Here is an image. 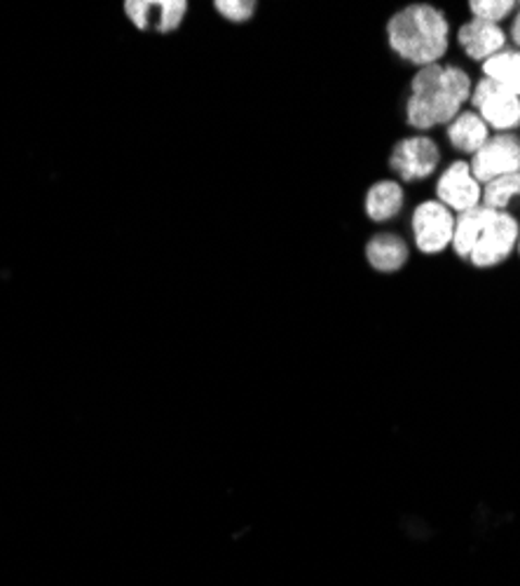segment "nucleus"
<instances>
[{
  "label": "nucleus",
  "instance_id": "nucleus-6",
  "mask_svg": "<svg viewBox=\"0 0 520 586\" xmlns=\"http://www.w3.org/2000/svg\"><path fill=\"white\" fill-rule=\"evenodd\" d=\"M469 103L481 115L487 127L497 134L520 127V97L502 85L481 78L471 89Z\"/></svg>",
  "mask_w": 520,
  "mask_h": 586
},
{
  "label": "nucleus",
  "instance_id": "nucleus-12",
  "mask_svg": "<svg viewBox=\"0 0 520 586\" xmlns=\"http://www.w3.org/2000/svg\"><path fill=\"white\" fill-rule=\"evenodd\" d=\"M487 138H491V127L485 125L473 108H465V111L446 127V142L455 152H460L465 158L476 156V152L485 146Z\"/></svg>",
  "mask_w": 520,
  "mask_h": 586
},
{
  "label": "nucleus",
  "instance_id": "nucleus-1",
  "mask_svg": "<svg viewBox=\"0 0 520 586\" xmlns=\"http://www.w3.org/2000/svg\"><path fill=\"white\" fill-rule=\"evenodd\" d=\"M473 81L460 64H434L412 73L406 97V122L418 134L448 127L471 99Z\"/></svg>",
  "mask_w": 520,
  "mask_h": 586
},
{
  "label": "nucleus",
  "instance_id": "nucleus-9",
  "mask_svg": "<svg viewBox=\"0 0 520 586\" xmlns=\"http://www.w3.org/2000/svg\"><path fill=\"white\" fill-rule=\"evenodd\" d=\"M455 40H457V48L462 50V54L469 61L483 64V61H487L507 48L509 36H507V30L497 24L469 20V22H462L460 28H457Z\"/></svg>",
  "mask_w": 520,
  "mask_h": 586
},
{
  "label": "nucleus",
  "instance_id": "nucleus-21",
  "mask_svg": "<svg viewBox=\"0 0 520 586\" xmlns=\"http://www.w3.org/2000/svg\"><path fill=\"white\" fill-rule=\"evenodd\" d=\"M516 252H518V254H520V237H518V249H516Z\"/></svg>",
  "mask_w": 520,
  "mask_h": 586
},
{
  "label": "nucleus",
  "instance_id": "nucleus-13",
  "mask_svg": "<svg viewBox=\"0 0 520 586\" xmlns=\"http://www.w3.org/2000/svg\"><path fill=\"white\" fill-rule=\"evenodd\" d=\"M493 216V209H487L483 205L473 207L469 211H462L455 216V233H453V244H450V252L460 258V260H469L473 246H476L483 228L487 223V219Z\"/></svg>",
  "mask_w": 520,
  "mask_h": 586
},
{
  "label": "nucleus",
  "instance_id": "nucleus-7",
  "mask_svg": "<svg viewBox=\"0 0 520 586\" xmlns=\"http://www.w3.org/2000/svg\"><path fill=\"white\" fill-rule=\"evenodd\" d=\"M471 174L481 186L487 181L520 172V136L513 132L491 134L485 146L469 160Z\"/></svg>",
  "mask_w": 520,
  "mask_h": 586
},
{
  "label": "nucleus",
  "instance_id": "nucleus-3",
  "mask_svg": "<svg viewBox=\"0 0 520 586\" xmlns=\"http://www.w3.org/2000/svg\"><path fill=\"white\" fill-rule=\"evenodd\" d=\"M443 160V150L430 134H410L399 138L389 152V172L399 183H422L432 179Z\"/></svg>",
  "mask_w": 520,
  "mask_h": 586
},
{
  "label": "nucleus",
  "instance_id": "nucleus-15",
  "mask_svg": "<svg viewBox=\"0 0 520 586\" xmlns=\"http://www.w3.org/2000/svg\"><path fill=\"white\" fill-rule=\"evenodd\" d=\"M518 197H520V172L487 181L483 186L481 205L493 211H507Z\"/></svg>",
  "mask_w": 520,
  "mask_h": 586
},
{
  "label": "nucleus",
  "instance_id": "nucleus-4",
  "mask_svg": "<svg viewBox=\"0 0 520 586\" xmlns=\"http://www.w3.org/2000/svg\"><path fill=\"white\" fill-rule=\"evenodd\" d=\"M518 237L520 223L516 216L509 211H493L467 264L476 270H493L502 266L518 249Z\"/></svg>",
  "mask_w": 520,
  "mask_h": 586
},
{
  "label": "nucleus",
  "instance_id": "nucleus-11",
  "mask_svg": "<svg viewBox=\"0 0 520 586\" xmlns=\"http://www.w3.org/2000/svg\"><path fill=\"white\" fill-rule=\"evenodd\" d=\"M406 207V191L404 183L396 179H380L366 191L363 197V211L366 219L373 223H389L399 219Z\"/></svg>",
  "mask_w": 520,
  "mask_h": 586
},
{
  "label": "nucleus",
  "instance_id": "nucleus-17",
  "mask_svg": "<svg viewBox=\"0 0 520 586\" xmlns=\"http://www.w3.org/2000/svg\"><path fill=\"white\" fill-rule=\"evenodd\" d=\"M188 3L186 0H160L158 3V22L156 28L160 34H172L186 20Z\"/></svg>",
  "mask_w": 520,
  "mask_h": 586
},
{
  "label": "nucleus",
  "instance_id": "nucleus-19",
  "mask_svg": "<svg viewBox=\"0 0 520 586\" xmlns=\"http://www.w3.org/2000/svg\"><path fill=\"white\" fill-rule=\"evenodd\" d=\"M125 12H127V17L132 20V24L139 28V30H148L152 28V17H156L158 14V3L156 0H134V3H127L125 5Z\"/></svg>",
  "mask_w": 520,
  "mask_h": 586
},
{
  "label": "nucleus",
  "instance_id": "nucleus-8",
  "mask_svg": "<svg viewBox=\"0 0 520 586\" xmlns=\"http://www.w3.org/2000/svg\"><path fill=\"white\" fill-rule=\"evenodd\" d=\"M434 193H436L434 199H438L443 207H448L457 216L481 205L483 186L473 179L469 160L460 158L453 160L446 169H443L441 176L436 179Z\"/></svg>",
  "mask_w": 520,
  "mask_h": 586
},
{
  "label": "nucleus",
  "instance_id": "nucleus-5",
  "mask_svg": "<svg viewBox=\"0 0 520 586\" xmlns=\"http://www.w3.org/2000/svg\"><path fill=\"white\" fill-rule=\"evenodd\" d=\"M412 244L422 256H438L450 249L455 233V213L438 199H424L410 213Z\"/></svg>",
  "mask_w": 520,
  "mask_h": 586
},
{
  "label": "nucleus",
  "instance_id": "nucleus-2",
  "mask_svg": "<svg viewBox=\"0 0 520 586\" xmlns=\"http://www.w3.org/2000/svg\"><path fill=\"white\" fill-rule=\"evenodd\" d=\"M392 54L412 69L443 64L450 52L453 24L434 3H408L392 12L385 24Z\"/></svg>",
  "mask_w": 520,
  "mask_h": 586
},
{
  "label": "nucleus",
  "instance_id": "nucleus-10",
  "mask_svg": "<svg viewBox=\"0 0 520 586\" xmlns=\"http://www.w3.org/2000/svg\"><path fill=\"white\" fill-rule=\"evenodd\" d=\"M366 264L380 274L401 272L410 260V244L394 230H380L363 246Z\"/></svg>",
  "mask_w": 520,
  "mask_h": 586
},
{
  "label": "nucleus",
  "instance_id": "nucleus-20",
  "mask_svg": "<svg viewBox=\"0 0 520 586\" xmlns=\"http://www.w3.org/2000/svg\"><path fill=\"white\" fill-rule=\"evenodd\" d=\"M509 36H511V40H513V48L520 50V5H518V10L513 12V17H511Z\"/></svg>",
  "mask_w": 520,
  "mask_h": 586
},
{
  "label": "nucleus",
  "instance_id": "nucleus-14",
  "mask_svg": "<svg viewBox=\"0 0 520 586\" xmlns=\"http://www.w3.org/2000/svg\"><path fill=\"white\" fill-rule=\"evenodd\" d=\"M481 73L483 78L493 81L520 97V50L504 48L495 57L483 61Z\"/></svg>",
  "mask_w": 520,
  "mask_h": 586
},
{
  "label": "nucleus",
  "instance_id": "nucleus-16",
  "mask_svg": "<svg viewBox=\"0 0 520 586\" xmlns=\"http://www.w3.org/2000/svg\"><path fill=\"white\" fill-rule=\"evenodd\" d=\"M467 8L471 20L499 26L504 20L513 17L518 3H513V0H469Z\"/></svg>",
  "mask_w": 520,
  "mask_h": 586
},
{
  "label": "nucleus",
  "instance_id": "nucleus-18",
  "mask_svg": "<svg viewBox=\"0 0 520 586\" xmlns=\"http://www.w3.org/2000/svg\"><path fill=\"white\" fill-rule=\"evenodd\" d=\"M213 8H216L223 20L233 24L249 22L256 14L253 0H219V3H213Z\"/></svg>",
  "mask_w": 520,
  "mask_h": 586
}]
</instances>
